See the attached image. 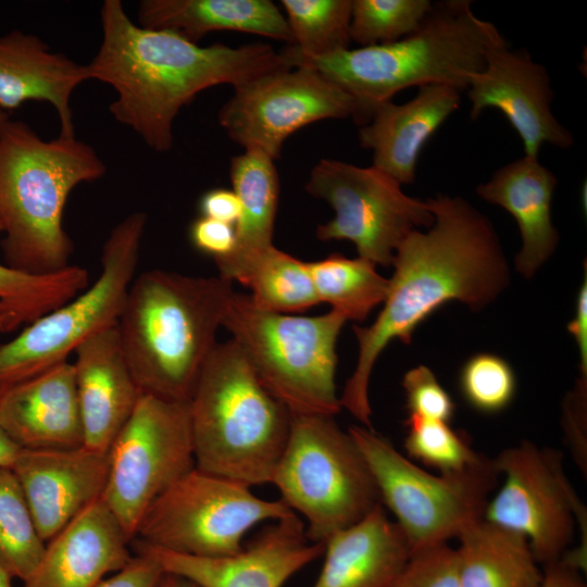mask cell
<instances>
[{
  "instance_id": "cell-1",
  "label": "cell",
  "mask_w": 587,
  "mask_h": 587,
  "mask_svg": "<svg viewBox=\"0 0 587 587\" xmlns=\"http://www.w3.org/2000/svg\"><path fill=\"white\" fill-rule=\"evenodd\" d=\"M426 203L433 225L402 240L382 311L370 326L353 327L359 354L339 403L369 429H373L370 377L387 345L394 339L410 345L416 327L447 302L484 309L510 283L500 239L485 214L460 196L437 195Z\"/></svg>"
},
{
  "instance_id": "cell-2",
  "label": "cell",
  "mask_w": 587,
  "mask_h": 587,
  "mask_svg": "<svg viewBox=\"0 0 587 587\" xmlns=\"http://www.w3.org/2000/svg\"><path fill=\"white\" fill-rule=\"evenodd\" d=\"M100 18L102 41L87 64L90 79L115 90L110 113L157 152L172 148L174 121L199 92L290 67L264 42L201 47L173 32L142 27L120 0H105Z\"/></svg>"
},
{
  "instance_id": "cell-3",
  "label": "cell",
  "mask_w": 587,
  "mask_h": 587,
  "mask_svg": "<svg viewBox=\"0 0 587 587\" xmlns=\"http://www.w3.org/2000/svg\"><path fill=\"white\" fill-rule=\"evenodd\" d=\"M502 39L492 23L475 15L471 1L449 0L434 3L415 32L390 43L321 58L280 53L289 66H310L348 92L357 103L353 122L361 127L379 104L408 87L442 84L466 90L485 67L487 50Z\"/></svg>"
},
{
  "instance_id": "cell-4",
  "label": "cell",
  "mask_w": 587,
  "mask_h": 587,
  "mask_svg": "<svg viewBox=\"0 0 587 587\" xmlns=\"http://www.w3.org/2000/svg\"><path fill=\"white\" fill-rule=\"evenodd\" d=\"M232 282L151 270L135 277L117 322L142 394L188 402L215 347Z\"/></svg>"
},
{
  "instance_id": "cell-5",
  "label": "cell",
  "mask_w": 587,
  "mask_h": 587,
  "mask_svg": "<svg viewBox=\"0 0 587 587\" xmlns=\"http://www.w3.org/2000/svg\"><path fill=\"white\" fill-rule=\"evenodd\" d=\"M107 166L76 137L42 139L28 124L0 129V218L5 265L47 275L70 265L73 242L63 227L71 191L101 178Z\"/></svg>"
},
{
  "instance_id": "cell-6",
  "label": "cell",
  "mask_w": 587,
  "mask_h": 587,
  "mask_svg": "<svg viewBox=\"0 0 587 587\" xmlns=\"http://www.w3.org/2000/svg\"><path fill=\"white\" fill-rule=\"evenodd\" d=\"M188 409L197 469L250 487L272 483L291 413L260 383L233 339L213 348Z\"/></svg>"
},
{
  "instance_id": "cell-7",
  "label": "cell",
  "mask_w": 587,
  "mask_h": 587,
  "mask_svg": "<svg viewBox=\"0 0 587 587\" xmlns=\"http://www.w3.org/2000/svg\"><path fill=\"white\" fill-rule=\"evenodd\" d=\"M344 315L296 316L262 310L233 291L222 319L265 389L291 415L337 414L336 344Z\"/></svg>"
},
{
  "instance_id": "cell-8",
  "label": "cell",
  "mask_w": 587,
  "mask_h": 587,
  "mask_svg": "<svg viewBox=\"0 0 587 587\" xmlns=\"http://www.w3.org/2000/svg\"><path fill=\"white\" fill-rule=\"evenodd\" d=\"M307 521L305 535L323 542L383 505L358 445L329 415H291L272 483Z\"/></svg>"
},
{
  "instance_id": "cell-9",
  "label": "cell",
  "mask_w": 587,
  "mask_h": 587,
  "mask_svg": "<svg viewBox=\"0 0 587 587\" xmlns=\"http://www.w3.org/2000/svg\"><path fill=\"white\" fill-rule=\"evenodd\" d=\"M385 504L396 516L411 548L417 550L448 544L471 524L484 519L489 495L500 474L484 458L467 470L433 475L403 457L373 429L350 426Z\"/></svg>"
},
{
  "instance_id": "cell-10",
  "label": "cell",
  "mask_w": 587,
  "mask_h": 587,
  "mask_svg": "<svg viewBox=\"0 0 587 587\" xmlns=\"http://www.w3.org/2000/svg\"><path fill=\"white\" fill-rule=\"evenodd\" d=\"M146 224L143 212L128 214L102 247L101 272L96 282L27 324L13 339L0 344V387L67 361L85 340L117 324L135 278Z\"/></svg>"
},
{
  "instance_id": "cell-11",
  "label": "cell",
  "mask_w": 587,
  "mask_h": 587,
  "mask_svg": "<svg viewBox=\"0 0 587 587\" xmlns=\"http://www.w3.org/2000/svg\"><path fill=\"white\" fill-rule=\"evenodd\" d=\"M250 488L195 466L153 501L134 539L196 557L235 554L254 525L292 513L282 499L259 498Z\"/></svg>"
},
{
  "instance_id": "cell-12",
  "label": "cell",
  "mask_w": 587,
  "mask_h": 587,
  "mask_svg": "<svg viewBox=\"0 0 587 587\" xmlns=\"http://www.w3.org/2000/svg\"><path fill=\"white\" fill-rule=\"evenodd\" d=\"M107 457L100 499L132 541L153 501L195 467L188 402L141 394Z\"/></svg>"
},
{
  "instance_id": "cell-13",
  "label": "cell",
  "mask_w": 587,
  "mask_h": 587,
  "mask_svg": "<svg viewBox=\"0 0 587 587\" xmlns=\"http://www.w3.org/2000/svg\"><path fill=\"white\" fill-rule=\"evenodd\" d=\"M305 190L335 211L334 218L319 225L317 238L349 240L360 258L375 265H391L402 240L434 223L426 201L404 193L397 180L373 165L322 159L311 170Z\"/></svg>"
},
{
  "instance_id": "cell-14",
  "label": "cell",
  "mask_w": 587,
  "mask_h": 587,
  "mask_svg": "<svg viewBox=\"0 0 587 587\" xmlns=\"http://www.w3.org/2000/svg\"><path fill=\"white\" fill-rule=\"evenodd\" d=\"M492 463L504 483L489 499L484 519L524 535L540 566L560 560L576 527H586V511L565 475L561 452L522 441Z\"/></svg>"
},
{
  "instance_id": "cell-15",
  "label": "cell",
  "mask_w": 587,
  "mask_h": 587,
  "mask_svg": "<svg viewBox=\"0 0 587 587\" xmlns=\"http://www.w3.org/2000/svg\"><path fill=\"white\" fill-rule=\"evenodd\" d=\"M234 88L218 112L221 126L245 150L274 161L298 129L321 120H353L357 112L348 92L307 65L277 68Z\"/></svg>"
},
{
  "instance_id": "cell-16",
  "label": "cell",
  "mask_w": 587,
  "mask_h": 587,
  "mask_svg": "<svg viewBox=\"0 0 587 587\" xmlns=\"http://www.w3.org/2000/svg\"><path fill=\"white\" fill-rule=\"evenodd\" d=\"M134 541L137 553L149 555L165 573L198 587H283L325 550V544L307 538L304 523L295 512L275 521L230 555L196 557Z\"/></svg>"
},
{
  "instance_id": "cell-17",
  "label": "cell",
  "mask_w": 587,
  "mask_h": 587,
  "mask_svg": "<svg viewBox=\"0 0 587 587\" xmlns=\"http://www.w3.org/2000/svg\"><path fill=\"white\" fill-rule=\"evenodd\" d=\"M466 91L470 117L477 118L487 108L502 112L519 134L524 155L538 158L545 143L561 149L574 143L573 134L552 113L548 71L525 49L512 50L504 39L492 45L485 67L472 76Z\"/></svg>"
},
{
  "instance_id": "cell-18",
  "label": "cell",
  "mask_w": 587,
  "mask_h": 587,
  "mask_svg": "<svg viewBox=\"0 0 587 587\" xmlns=\"http://www.w3.org/2000/svg\"><path fill=\"white\" fill-rule=\"evenodd\" d=\"M47 542L91 503L108 479V457L86 447L18 449L10 466Z\"/></svg>"
},
{
  "instance_id": "cell-19",
  "label": "cell",
  "mask_w": 587,
  "mask_h": 587,
  "mask_svg": "<svg viewBox=\"0 0 587 587\" xmlns=\"http://www.w3.org/2000/svg\"><path fill=\"white\" fill-rule=\"evenodd\" d=\"M0 426L18 449L84 446L73 363L63 361L0 389Z\"/></svg>"
},
{
  "instance_id": "cell-20",
  "label": "cell",
  "mask_w": 587,
  "mask_h": 587,
  "mask_svg": "<svg viewBox=\"0 0 587 587\" xmlns=\"http://www.w3.org/2000/svg\"><path fill=\"white\" fill-rule=\"evenodd\" d=\"M123 527L101 499L49 541L23 587H96L134 557Z\"/></svg>"
},
{
  "instance_id": "cell-21",
  "label": "cell",
  "mask_w": 587,
  "mask_h": 587,
  "mask_svg": "<svg viewBox=\"0 0 587 587\" xmlns=\"http://www.w3.org/2000/svg\"><path fill=\"white\" fill-rule=\"evenodd\" d=\"M74 353L84 447L107 454L142 392L125 358L117 324L85 340Z\"/></svg>"
},
{
  "instance_id": "cell-22",
  "label": "cell",
  "mask_w": 587,
  "mask_h": 587,
  "mask_svg": "<svg viewBox=\"0 0 587 587\" xmlns=\"http://www.w3.org/2000/svg\"><path fill=\"white\" fill-rule=\"evenodd\" d=\"M461 90L442 84L419 87L402 104H379L370 122L359 128L361 147L373 151V166L400 185L415 180L423 147L461 103Z\"/></svg>"
},
{
  "instance_id": "cell-23",
  "label": "cell",
  "mask_w": 587,
  "mask_h": 587,
  "mask_svg": "<svg viewBox=\"0 0 587 587\" xmlns=\"http://www.w3.org/2000/svg\"><path fill=\"white\" fill-rule=\"evenodd\" d=\"M90 79L87 64L53 52L39 37L18 29L0 36V109L45 101L58 113L60 136L75 137L70 105L74 90Z\"/></svg>"
},
{
  "instance_id": "cell-24",
  "label": "cell",
  "mask_w": 587,
  "mask_h": 587,
  "mask_svg": "<svg viewBox=\"0 0 587 587\" xmlns=\"http://www.w3.org/2000/svg\"><path fill=\"white\" fill-rule=\"evenodd\" d=\"M555 175L538 158L523 155L496 170L490 179L476 187L485 201L507 210L516 221L521 249L516 271L530 278L557 250L560 237L551 220Z\"/></svg>"
},
{
  "instance_id": "cell-25",
  "label": "cell",
  "mask_w": 587,
  "mask_h": 587,
  "mask_svg": "<svg viewBox=\"0 0 587 587\" xmlns=\"http://www.w3.org/2000/svg\"><path fill=\"white\" fill-rule=\"evenodd\" d=\"M324 563L313 587H387L411 555L400 526L383 505L325 541Z\"/></svg>"
},
{
  "instance_id": "cell-26",
  "label": "cell",
  "mask_w": 587,
  "mask_h": 587,
  "mask_svg": "<svg viewBox=\"0 0 587 587\" xmlns=\"http://www.w3.org/2000/svg\"><path fill=\"white\" fill-rule=\"evenodd\" d=\"M139 25L170 30L197 43L211 32L249 33L292 45L286 16L270 0H143Z\"/></svg>"
},
{
  "instance_id": "cell-27",
  "label": "cell",
  "mask_w": 587,
  "mask_h": 587,
  "mask_svg": "<svg viewBox=\"0 0 587 587\" xmlns=\"http://www.w3.org/2000/svg\"><path fill=\"white\" fill-rule=\"evenodd\" d=\"M229 175L240 203L235 224L236 246L228 257L215 263L220 277L239 282L252 261L273 245L279 179L274 160L257 149H246L234 157Z\"/></svg>"
},
{
  "instance_id": "cell-28",
  "label": "cell",
  "mask_w": 587,
  "mask_h": 587,
  "mask_svg": "<svg viewBox=\"0 0 587 587\" xmlns=\"http://www.w3.org/2000/svg\"><path fill=\"white\" fill-rule=\"evenodd\" d=\"M455 549L460 587H538L542 569L526 537L485 519L467 526Z\"/></svg>"
},
{
  "instance_id": "cell-29",
  "label": "cell",
  "mask_w": 587,
  "mask_h": 587,
  "mask_svg": "<svg viewBox=\"0 0 587 587\" xmlns=\"http://www.w3.org/2000/svg\"><path fill=\"white\" fill-rule=\"evenodd\" d=\"M375 264L333 253L310 262L309 268L320 303L325 302L347 321H364L384 302L389 279L380 276Z\"/></svg>"
},
{
  "instance_id": "cell-30",
  "label": "cell",
  "mask_w": 587,
  "mask_h": 587,
  "mask_svg": "<svg viewBox=\"0 0 587 587\" xmlns=\"http://www.w3.org/2000/svg\"><path fill=\"white\" fill-rule=\"evenodd\" d=\"M239 283L251 290L250 299L262 310L287 314L320 303L309 263L273 245L252 261Z\"/></svg>"
},
{
  "instance_id": "cell-31",
  "label": "cell",
  "mask_w": 587,
  "mask_h": 587,
  "mask_svg": "<svg viewBox=\"0 0 587 587\" xmlns=\"http://www.w3.org/2000/svg\"><path fill=\"white\" fill-rule=\"evenodd\" d=\"M0 233L3 225L0 218ZM88 286V273L78 265L47 275H32L0 263V307L21 324H29L70 301Z\"/></svg>"
},
{
  "instance_id": "cell-32",
  "label": "cell",
  "mask_w": 587,
  "mask_h": 587,
  "mask_svg": "<svg viewBox=\"0 0 587 587\" xmlns=\"http://www.w3.org/2000/svg\"><path fill=\"white\" fill-rule=\"evenodd\" d=\"M292 45L300 58H321L349 48L352 0H282Z\"/></svg>"
},
{
  "instance_id": "cell-33",
  "label": "cell",
  "mask_w": 587,
  "mask_h": 587,
  "mask_svg": "<svg viewBox=\"0 0 587 587\" xmlns=\"http://www.w3.org/2000/svg\"><path fill=\"white\" fill-rule=\"evenodd\" d=\"M22 487L10 466H0V564L25 580L45 551Z\"/></svg>"
},
{
  "instance_id": "cell-34",
  "label": "cell",
  "mask_w": 587,
  "mask_h": 587,
  "mask_svg": "<svg viewBox=\"0 0 587 587\" xmlns=\"http://www.w3.org/2000/svg\"><path fill=\"white\" fill-rule=\"evenodd\" d=\"M433 5L429 0H352L350 38L361 47L397 41L415 32Z\"/></svg>"
},
{
  "instance_id": "cell-35",
  "label": "cell",
  "mask_w": 587,
  "mask_h": 587,
  "mask_svg": "<svg viewBox=\"0 0 587 587\" xmlns=\"http://www.w3.org/2000/svg\"><path fill=\"white\" fill-rule=\"evenodd\" d=\"M405 425L408 454L440 474L463 472L485 458L471 447L466 435L452 429L447 422L409 415Z\"/></svg>"
},
{
  "instance_id": "cell-36",
  "label": "cell",
  "mask_w": 587,
  "mask_h": 587,
  "mask_svg": "<svg viewBox=\"0 0 587 587\" xmlns=\"http://www.w3.org/2000/svg\"><path fill=\"white\" fill-rule=\"evenodd\" d=\"M459 387L464 400L473 409L495 414L513 401L516 377L512 366L501 357L477 353L463 364Z\"/></svg>"
},
{
  "instance_id": "cell-37",
  "label": "cell",
  "mask_w": 587,
  "mask_h": 587,
  "mask_svg": "<svg viewBox=\"0 0 587 587\" xmlns=\"http://www.w3.org/2000/svg\"><path fill=\"white\" fill-rule=\"evenodd\" d=\"M387 587H460L455 549L441 544L413 552Z\"/></svg>"
},
{
  "instance_id": "cell-38",
  "label": "cell",
  "mask_w": 587,
  "mask_h": 587,
  "mask_svg": "<svg viewBox=\"0 0 587 587\" xmlns=\"http://www.w3.org/2000/svg\"><path fill=\"white\" fill-rule=\"evenodd\" d=\"M409 415L449 423L455 411V403L439 384L433 371L419 365L409 370L402 378Z\"/></svg>"
},
{
  "instance_id": "cell-39",
  "label": "cell",
  "mask_w": 587,
  "mask_h": 587,
  "mask_svg": "<svg viewBox=\"0 0 587 587\" xmlns=\"http://www.w3.org/2000/svg\"><path fill=\"white\" fill-rule=\"evenodd\" d=\"M192 246L214 261L228 257L236 246L235 226L204 216H199L189 226Z\"/></svg>"
},
{
  "instance_id": "cell-40",
  "label": "cell",
  "mask_w": 587,
  "mask_h": 587,
  "mask_svg": "<svg viewBox=\"0 0 587 587\" xmlns=\"http://www.w3.org/2000/svg\"><path fill=\"white\" fill-rule=\"evenodd\" d=\"M586 377H582L574 391L567 397L564 405V429L578 467L586 475L587 444H586Z\"/></svg>"
},
{
  "instance_id": "cell-41",
  "label": "cell",
  "mask_w": 587,
  "mask_h": 587,
  "mask_svg": "<svg viewBox=\"0 0 587 587\" xmlns=\"http://www.w3.org/2000/svg\"><path fill=\"white\" fill-rule=\"evenodd\" d=\"M164 573L155 560L136 552L124 567L96 587H157Z\"/></svg>"
},
{
  "instance_id": "cell-42",
  "label": "cell",
  "mask_w": 587,
  "mask_h": 587,
  "mask_svg": "<svg viewBox=\"0 0 587 587\" xmlns=\"http://www.w3.org/2000/svg\"><path fill=\"white\" fill-rule=\"evenodd\" d=\"M200 216L209 217L235 226L240 215V203L233 191L226 188H212L199 199Z\"/></svg>"
},
{
  "instance_id": "cell-43",
  "label": "cell",
  "mask_w": 587,
  "mask_h": 587,
  "mask_svg": "<svg viewBox=\"0 0 587 587\" xmlns=\"http://www.w3.org/2000/svg\"><path fill=\"white\" fill-rule=\"evenodd\" d=\"M584 282L582 283L577 298L576 310L573 320L567 324V330L574 337L580 362L582 377L587 376V273L585 264Z\"/></svg>"
},
{
  "instance_id": "cell-44",
  "label": "cell",
  "mask_w": 587,
  "mask_h": 587,
  "mask_svg": "<svg viewBox=\"0 0 587 587\" xmlns=\"http://www.w3.org/2000/svg\"><path fill=\"white\" fill-rule=\"evenodd\" d=\"M538 587H587L582 572L560 559L542 566V579Z\"/></svg>"
},
{
  "instance_id": "cell-45",
  "label": "cell",
  "mask_w": 587,
  "mask_h": 587,
  "mask_svg": "<svg viewBox=\"0 0 587 587\" xmlns=\"http://www.w3.org/2000/svg\"><path fill=\"white\" fill-rule=\"evenodd\" d=\"M17 451L18 448L8 438L0 426V466H11Z\"/></svg>"
},
{
  "instance_id": "cell-46",
  "label": "cell",
  "mask_w": 587,
  "mask_h": 587,
  "mask_svg": "<svg viewBox=\"0 0 587 587\" xmlns=\"http://www.w3.org/2000/svg\"><path fill=\"white\" fill-rule=\"evenodd\" d=\"M157 587H198L191 582L170 573H164Z\"/></svg>"
},
{
  "instance_id": "cell-47",
  "label": "cell",
  "mask_w": 587,
  "mask_h": 587,
  "mask_svg": "<svg viewBox=\"0 0 587 587\" xmlns=\"http://www.w3.org/2000/svg\"><path fill=\"white\" fill-rule=\"evenodd\" d=\"M20 321L10 313H0V334L9 333L20 326Z\"/></svg>"
},
{
  "instance_id": "cell-48",
  "label": "cell",
  "mask_w": 587,
  "mask_h": 587,
  "mask_svg": "<svg viewBox=\"0 0 587 587\" xmlns=\"http://www.w3.org/2000/svg\"><path fill=\"white\" fill-rule=\"evenodd\" d=\"M0 587H13L12 577L0 564Z\"/></svg>"
},
{
  "instance_id": "cell-49",
  "label": "cell",
  "mask_w": 587,
  "mask_h": 587,
  "mask_svg": "<svg viewBox=\"0 0 587 587\" xmlns=\"http://www.w3.org/2000/svg\"><path fill=\"white\" fill-rule=\"evenodd\" d=\"M9 113L0 109V129L3 127V125L9 121Z\"/></svg>"
},
{
  "instance_id": "cell-50",
  "label": "cell",
  "mask_w": 587,
  "mask_h": 587,
  "mask_svg": "<svg viewBox=\"0 0 587 587\" xmlns=\"http://www.w3.org/2000/svg\"><path fill=\"white\" fill-rule=\"evenodd\" d=\"M0 311H1V309H0Z\"/></svg>"
}]
</instances>
